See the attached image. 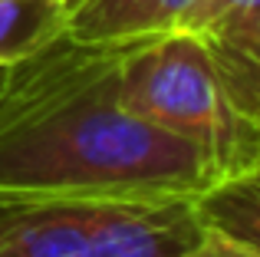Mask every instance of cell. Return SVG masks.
I'll return each instance as SVG.
<instances>
[{
	"mask_svg": "<svg viewBox=\"0 0 260 257\" xmlns=\"http://www.w3.org/2000/svg\"><path fill=\"white\" fill-rule=\"evenodd\" d=\"M125 50L128 43H76L59 33L13 63L0 96V198H178L217 181L191 142L119 103Z\"/></svg>",
	"mask_w": 260,
	"mask_h": 257,
	"instance_id": "obj_1",
	"label": "cell"
},
{
	"mask_svg": "<svg viewBox=\"0 0 260 257\" xmlns=\"http://www.w3.org/2000/svg\"><path fill=\"white\" fill-rule=\"evenodd\" d=\"M119 103L191 142L217 178L260 168V122L231 103L208 46L194 33L168 30L128 43L119 63Z\"/></svg>",
	"mask_w": 260,
	"mask_h": 257,
	"instance_id": "obj_2",
	"label": "cell"
},
{
	"mask_svg": "<svg viewBox=\"0 0 260 257\" xmlns=\"http://www.w3.org/2000/svg\"><path fill=\"white\" fill-rule=\"evenodd\" d=\"M79 208L86 257H184L204 234L194 195L89 201Z\"/></svg>",
	"mask_w": 260,
	"mask_h": 257,
	"instance_id": "obj_3",
	"label": "cell"
},
{
	"mask_svg": "<svg viewBox=\"0 0 260 257\" xmlns=\"http://www.w3.org/2000/svg\"><path fill=\"white\" fill-rule=\"evenodd\" d=\"M0 257H86L83 208L0 198Z\"/></svg>",
	"mask_w": 260,
	"mask_h": 257,
	"instance_id": "obj_4",
	"label": "cell"
},
{
	"mask_svg": "<svg viewBox=\"0 0 260 257\" xmlns=\"http://www.w3.org/2000/svg\"><path fill=\"white\" fill-rule=\"evenodd\" d=\"M191 0H79L66 13V37L76 43H132L175 30Z\"/></svg>",
	"mask_w": 260,
	"mask_h": 257,
	"instance_id": "obj_5",
	"label": "cell"
},
{
	"mask_svg": "<svg viewBox=\"0 0 260 257\" xmlns=\"http://www.w3.org/2000/svg\"><path fill=\"white\" fill-rule=\"evenodd\" d=\"M194 208L204 228L260 244V168L211 181L194 195Z\"/></svg>",
	"mask_w": 260,
	"mask_h": 257,
	"instance_id": "obj_6",
	"label": "cell"
},
{
	"mask_svg": "<svg viewBox=\"0 0 260 257\" xmlns=\"http://www.w3.org/2000/svg\"><path fill=\"white\" fill-rule=\"evenodd\" d=\"M59 0H0V66L33 56L66 30Z\"/></svg>",
	"mask_w": 260,
	"mask_h": 257,
	"instance_id": "obj_7",
	"label": "cell"
},
{
	"mask_svg": "<svg viewBox=\"0 0 260 257\" xmlns=\"http://www.w3.org/2000/svg\"><path fill=\"white\" fill-rule=\"evenodd\" d=\"M250 4H260V0H191V4L184 7V13L178 17L175 30L194 33V37H198V33L211 30L214 23L228 20L231 13L244 10V7H250Z\"/></svg>",
	"mask_w": 260,
	"mask_h": 257,
	"instance_id": "obj_8",
	"label": "cell"
},
{
	"mask_svg": "<svg viewBox=\"0 0 260 257\" xmlns=\"http://www.w3.org/2000/svg\"><path fill=\"white\" fill-rule=\"evenodd\" d=\"M184 257H260V244H247V241L231 238V234H224V231L204 228L201 241Z\"/></svg>",
	"mask_w": 260,
	"mask_h": 257,
	"instance_id": "obj_9",
	"label": "cell"
},
{
	"mask_svg": "<svg viewBox=\"0 0 260 257\" xmlns=\"http://www.w3.org/2000/svg\"><path fill=\"white\" fill-rule=\"evenodd\" d=\"M10 70H13V66H0V96H4L7 83H10Z\"/></svg>",
	"mask_w": 260,
	"mask_h": 257,
	"instance_id": "obj_10",
	"label": "cell"
},
{
	"mask_svg": "<svg viewBox=\"0 0 260 257\" xmlns=\"http://www.w3.org/2000/svg\"><path fill=\"white\" fill-rule=\"evenodd\" d=\"M59 4H63V7H66V10H73V7H76V4H79V0H59Z\"/></svg>",
	"mask_w": 260,
	"mask_h": 257,
	"instance_id": "obj_11",
	"label": "cell"
}]
</instances>
